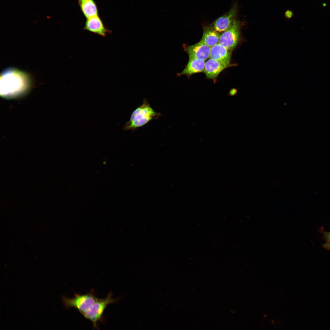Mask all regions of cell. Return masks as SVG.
Here are the masks:
<instances>
[{
  "label": "cell",
  "instance_id": "6da1fadb",
  "mask_svg": "<svg viewBox=\"0 0 330 330\" xmlns=\"http://www.w3.org/2000/svg\"><path fill=\"white\" fill-rule=\"evenodd\" d=\"M30 77L26 73L14 68L5 69L0 76V93L3 97L17 96L27 90Z\"/></svg>",
  "mask_w": 330,
  "mask_h": 330
},
{
  "label": "cell",
  "instance_id": "7a4b0ae2",
  "mask_svg": "<svg viewBox=\"0 0 330 330\" xmlns=\"http://www.w3.org/2000/svg\"><path fill=\"white\" fill-rule=\"evenodd\" d=\"M161 115V113L154 111L147 99L145 98L142 104L133 111L129 120L125 123L123 129L125 130L134 131L138 128L147 124L151 120L158 119Z\"/></svg>",
  "mask_w": 330,
  "mask_h": 330
},
{
  "label": "cell",
  "instance_id": "3957f363",
  "mask_svg": "<svg viewBox=\"0 0 330 330\" xmlns=\"http://www.w3.org/2000/svg\"><path fill=\"white\" fill-rule=\"evenodd\" d=\"M118 300V299L112 298V294L110 292L106 298H98L90 309L82 314L92 322L94 328L98 329V324L102 319L106 308L109 304L117 302Z\"/></svg>",
  "mask_w": 330,
  "mask_h": 330
},
{
  "label": "cell",
  "instance_id": "277c9868",
  "mask_svg": "<svg viewBox=\"0 0 330 330\" xmlns=\"http://www.w3.org/2000/svg\"><path fill=\"white\" fill-rule=\"evenodd\" d=\"M98 299L93 291L84 295L75 294L74 297L72 298H68L64 296L62 298L66 307L74 308L81 314L90 309Z\"/></svg>",
  "mask_w": 330,
  "mask_h": 330
},
{
  "label": "cell",
  "instance_id": "5b68a950",
  "mask_svg": "<svg viewBox=\"0 0 330 330\" xmlns=\"http://www.w3.org/2000/svg\"><path fill=\"white\" fill-rule=\"evenodd\" d=\"M241 25L235 20L230 27L221 34L218 43L232 51L241 39Z\"/></svg>",
  "mask_w": 330,
  "mask_h": 330
},
{
  "label": "cell",
  "instance_id": "8992f818",
  "mask_svg": "<svg viewBox=\"0 0 330 330\" xmlns=\"http://www.w3.org/2000/svg\"><path fill=\"white\" fill-rule=\"evenodd\" d=\"M237 13V5L234 4L227 13L216 19L208 27L218 33L223 32L235 20Z\"/></svg>",
  "mask_w": 330,
  "mask_h": 330
},
{
  "label": "cell",
  "instance_id": "52a82bcc",
  "mask_svg": "<svg viewBox=\"0 0 330 330\" xmlns=\"http://www.w3.org/2000/svg\"><path fill=\"white\" fill-rule=\"evenodd\" d=\"M234 65L230 62L210 58L205 62L204 72L207 78L215 79L224 69Z\"/></svg>",
  "mask_w": 330,
  "mask_h": 330
},
{
  "label": "cell",
  "instance_id": "ba28073f",
  "mask_svg": "<svg viewBox=\"0 0 330 330\" xmlns=\"http://www.w3.org/2000/svg\"><path fill=\"white\" fill-rule=\"evenodd\" d=\"M189 58L205 61L210 57L211 47L200 41L190 46L184 47Z\"/></svg>",
  "mask_w": 330,
  "mask_h": 330
},
{
  "label": "cell",
  "instance_id": "9c48e42d",
  "mask_svg": "<svg viewBox=\"0 0 330 330\" xmlns=\"http://www.w3.org/2000/svg\"><path fill=\"white\" fill-rule=\"evenodd\" d=\"M84 29L103 37L112 32L105 26L98 15L87 19Z\"/></svg>",
  "mask_w": 330,
  "mask_h": 330
},
{
  "label": "cell",
  "instance_id": "30bf717a",
  "mask_svg": "<svg viewBox=\"0 0 330 330\" xmlns=\"http://www.w3.org/2000/svg\"><path fill=\"white\" fill-rule=\"evenodd\" d=\"M205 62V61L194 58H189L188 62L185 68L178 75H185L188 76L204 71Z\"/></svg>",
  "mask_w": 330,
  "mask_h": 330
},
{
  "label": "cell",
  "instance_id": "8fae6325",
  "mask_svg": "<svg viewBox=\"0 0 330 330\" xmlns=\"http://www.w3.org/2000/svg\"><path fill=\"white\" fill-rule=\"evenodd\" d=\"M232 51L219 43L211 47L210 58L230 62Z\"/></svg>",
  "mask_w": 330,
  "mask_h": 330
},
{
  "label": "cell",
  "instance_id": "7c38bea8",
  "mask_svg": "<svg viewBox=\"0 0 330 330\" xmlns=\"http://www.w3.org/2000/svg\"><path fill=\"white\" fill-rule=\"evenodd\" d=\"M221 34L208 26H204L203 34L200 41L210 47L219 43Z\"/></svg>",
  "mask_w": 330,
  "mask_h": 330
},
{
  "label": "cell",
  "instance_id": "4fadbf2b",
  "mask_svg": "<svg viewBox=\"0 0 330 330\" xmlns=\"http://www.w3.org/2000/svg\"><path fill=\"white\" fill-rule=\"evenodd\" d=\"M81 11L86 19L98 15L97 5L94 0H78Z\"/></svg>",
  "mask_w": 330,
  "mask_h": 330
},
{
  "label": "cell",
  "instance_id": "5bb4252c",
  "mask_svg": "<svg viewBox=\"0 0 330 330\" xmlns=\"http://www.w3.org/2000/svg\"><path fill=\"white\" fill-rule=\"evenodd\" d=\"M237 90L235 89H232L229 92V95L230 96H233L236 95L237 93Z\"/></svg>",
  "mask_w": 330,
  "mask_h": 330
},
{
  "label": "cell",
  "instance_id": "9a60e30c",
  "mask_svg": "<svg viewBox=\"0 0 330 330\" xmlns=\"http://www.w3.org/2000/svg\"><path fill=\"white\" fill-rule=\"evenodd\" d=\"M325 237L327 240L330 242V232L327 233Z\"/></svg>",
  "mask_w": 330,
  "mask_h": 330
},
{
  "label": "cell",
  "instance_id": "2e32d148",
  "mask_svg": "<svg viewBox=\"0 0 330 330\" xmlns=\"http://www.w3.org/2000/svg\"><path fill=\"white\" fill-rule=\"evenodd\" d=\"M325 247L330 249V242L326 244Z\"/></svg>",
  "mask_w": 330,
  "mask_h": 330
}]
</instances>
